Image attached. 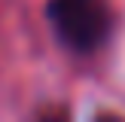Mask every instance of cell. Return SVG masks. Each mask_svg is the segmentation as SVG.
<instances>
[{"mask_svg": "<svg viewBox=\"0 0 125 122\" xmlns=\"http://www.w3.org/2000/svg\"><path fill=\"white\" fill-rule=\"evenodd\" d=\"M49 21L61 43L76 52L98 49L110 34V9L104 0H49Z\"/></svg>", "mask_w": 125, "mask_h": 122, "instance_id": "6da1fadb", "label": "cell"}, {"mask_svg": "<svg viewBox=\"0 0 125 122\" xmlns=\"http://www.w3.org/2000/svg\"><path fill=\"white\" fill-rule=\"evenodd\" d=\"M37 122H67V116H64V113H58V110H52V113H43Z\"/></svg>", "mask_w": 125, "mask_h": 122, "instance_id": "3957f363", "label": "cell"}, {"mask_svg": "<svg viewBox=\"0 0 125 122\" xmlns=\"http://www.w3.org/2000/svg\"><path fill=\"white\" fill-rule=\"evenodd\" d=\"M92 122H125V119L116 116V113H110V110H98V113L92 116Z\"/></svg>", "mask_w": 125, "mask_h": 122, "instance_id": "7a4b0ae2", "label": "cell"}]
</instances>
